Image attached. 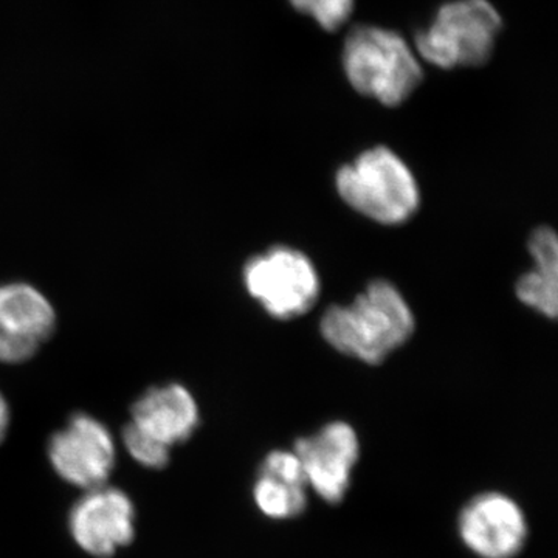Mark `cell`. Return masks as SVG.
I'll return each mask as SVG.
<instances>
[{
    "mask_svg": "<svg viewBox=\"0 0 558 558\" xmlns=\"http://www.w3.org/2000/svg\"><path fill=\"white\" fill-rule=\"evenodd\" d=\"M414 326L413 311L399 289L377 279L351 304L328 307L319 330L341 354L379 365L410 340Z\"/></svg>",
    "mask_w": 558,
    "mask_h": 558,
    "instance_id": "1",
    "label": "cell"
},
{
    "mask_svg": "<svg viewBox=\"0 0 558 558\" xmlns=\"http://www.w3.org/2000/svg\"><path fill=\"white\" fill-rule=\"evenodd\" d=\"M343 68L359 94L396 108L417 89L424 72L409 43L398 32L359 25L344 40Z\"/></svg>",
    "mask_w": 558,
    "mask_h": 558,
    "instance_id": "2",
    "label": "cell"
},
{
    "mask_svg": "<svg viewBox=\"0 0 558 558\" xmlns=\"http://www.w3.org/2000/svg\"><path fill=\"white\" fill-rule=\"evenodd\" d=\"M344 204L381 226H399L417 211L421 191L413 172L398 154L377 146L343 165L336 175Z\"/></svg>",
    "mask_w": 558,
    "mask_h": 558,
    "instance_id": "3",
    "label": "cell"
},
{
    "mask_svg": "<svg viewBox=\"0 0 558 558\" xmlns=\"http://www.w3.org/2000/svg\"><path fill=\"white\" fill-rule=\"evenodd\" d=\"M502 20L488 0L444 3L435 20L416 33L414 46L440 69L478 68L494 53Z\"/></svg>",
    "mask_w": 558,
    "mask_h": 558,
    "instance_id": "4",
    "label": "cell"
},
{
    "mask_svg": "<svg viewBox=\"0 0 558 558\" xmlns=\"http://www.w3.org/2000/svg\"><path fill=\"white\" fill-rule=\"evenodd\" d=\"M242 278L250 296L277 319L301 317L319 296L317 269L303 252L292 247H274L253 256Z\"/></svg>",
    "mask_w": 558,
    "mask_h": 558,
    "instance_id": "5",
    "label": "cell"
},
{
    "mask_svg": "<svg viewBox=\"0 0 558 558\" xmlns=\"http://www.w3.org/2000/svg\"><path fill=\"white\" fill-rule=\"evenodd\" d=\"M51 468L72 486H105L116 465V444L108 427L89 414H75L49 444Z\"/></svg>",
    "mask_w": 558,
    "mask_h": 558,
    "instance_id": "6",
    "label": "cell"
},
{
    "mask_svg": "<svg viewBox=\"0 0 558 558\" xmlns=\"http://www.w3.org/2000/svg\"><path fill=\"white\" fill-rule=\"evenodd\" d=\"M461 542L480 558L519 556L527 538V521L515 499L487 492L470 499L458 519Z\"/></svg>",
    "mask_w": 558,
    "mask_h": 558,
    "instance_id": "7",
    "label": "cell"
},
{
    "mask_svg": "<svg viewBox=\"0 0 558 558\" xmlns=\"http://www.w3.org/2000/svg\"><path fill=\"white\" fill-rule=\"evenodd\" d=\"M69 529L81 549L94 557H110L130 545L135 535V508L120 488H89L75 502Z\"/></svg>",
    "mask_w": 558,
    "mask_h": 558,
    "instance_id": "8",
    "label": "cell"
},
{
    "mask_svg": "<svg viewBox=\"0 0 558 558\" xmlns=\"http://www.w3.org/2000/svg\"><path fill=\"white\" fill-rule=\"evenodd\" d=\"M303 465L307 487L323 501L337 505L347 497L352 470L360 457L357 433L347 422H330L293 447Z\"/></svg>",
    "mask_w": 558,
    "mask_h": 558,
    "instance_id": "9",
    "label": "cell"
},
{
    "mask_svg": "<svg viewBox=\"0 0 558 558\" xmlns=\"http://www.w3.org/2000/svg\"><path fill=\"white\" fill-rule=\"evenodd\" d=\"M57 314L46 295L25 282L0 286V362L31 360L50 339Z\"/></svg>",
    "mask_w": 558,
    "mask_h": 558,
    "instance_id": "10",
    "label": "cell"
},
{
    "mask_svg": "<svg viewBox=\"0 0 558 558\" xmlns=\"http://www.w3.org/2000/svg\"><path fill=\"white\" fill-rule=\"evenodd\" d=\"M131 424L171 449L185 442L199 427V407L193 395L179 384L150 388L134 403Z\"/></svg>",
    "mask_w": 558,
    "mask_h": 558,
    "instance_id": "11",
    "label": "cell"
},
{
    "mask_svg": "<svg viewBox=\"0 0 558 558\" xmlns=\"http://www.w3.org/2000/svg\"><path fill=\"white\" fill-rule=\"evenodd\" d=\"M535 267L517 282V296L524 306L556 318L558 311V242L556 231L539 227L529 240Z\"/></svg>",
    "mask_w": 558,
    "mask_h": 558,
    "instance_id": "12",
    "label": "cell"
},
{
    "mask_svg": "<svg viewBox=\"0 0 558 558\" xmlns=\"http://www.w3.org/2000/svg\"><path fill=\"white\" fill-rule=\"evenodd\" d=\"M256 508L270 520H292L307 508L306 487L258 475L253 487Z\"/></svg>",
    "mask_w": 558,
    "mask_h": 558,
    "instance_id": "13",
    "label": "cell"
},
{
    "mask_svg": "<svg viewBox=\"0 0 558 558\" xmlns=\"http://www.w3.org/2000/svg\"><path fill=\"white\" fill-rule=\"evenodd\" d=\"M299 13L307 14L319 27L337 32L343 27L354 9V0H289Z\"/></svg>",
    "mask_w": 558,
    "mask_h": 558,
    "instance_id": "14",
    "label": "cell"
},
{
    "mask_svg": "<svg viewBox=\"0 0 558 558\" xmlns=\"http://www.w3.org/2000/svg\"><path fill=\"white\" fill-rule=\"evenodd\" d=\"M123 440L131 457L145 468L163 469L170 462L171 449L140 432L131 422L123 429Z\"/></svg>",
    "mask_w": 558,
    "mask_h": 558,
    "instance_id": "15",
    "label": "cell"
},
{
    "mask_svg": "<svg viewBox=\"0 0 558 558\" xmlns=\"http://www.w3.org/2000/svg\"><path fill=\"white\" fill-rule=\"evenodd\" d=\"M260 475L271 476L284 483L295 484V486L307 487L306 476H304L303 465L295 451L275 450L264 458L259 469Z\"/></svg>",
    "mask_w": 558,
    "mask_h": 558,
    "instance_id": "16",
    "label": "cell"
},
{
    "mask_svg": "<svg viewBox=\"0 0 558 558\" xmlns=\"http://www.w3.org/2000/svg\"><path fill=\"white\" fill-rule=\"evenodd\" d=\"M10 427V407L7 403L5 398H3L2 392H0V442H2L3 438L7 436V432H9Z\"/></svg>",
    "mask_w": 558,
    "mask_h": 558,
    "instance_id": "17",
    "label": "cell"
}]
</instances>
